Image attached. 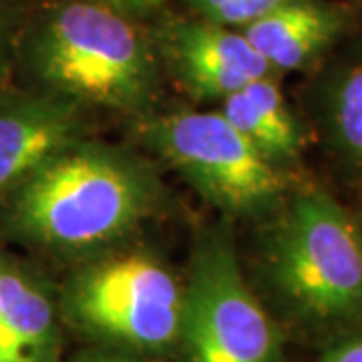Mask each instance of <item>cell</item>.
I'll use <instances>...</instances> for the list:
<instances>
[{
    "label": "cell",
    "mask_w": 362,
    "mask_h": 362,
    "mask_svg": "<svg viewBox=\"0 0 362 362\" xmlns=\"http://www.w3.org/2000/svg\"><path fill=\"white\" fill-rule=\"evenodd\" d=\"M103 4L115 8L121 14H147L157 11L159 6H163L168 0H101Z\"/></svg>",
    "instance_id": "obj_16"
},
{
    "label": "cell",
    "mask_w": 362,
    "mask_h": 362,
    "mask_svg": "<svg viewBox=\"0 0 362 362\" xmlns=\"http://www.w3.org/2000/svg\"><path fill=\"white\" fill-rule=\"evenodd\" d=\"M180 342L187 362H284L282 334L250 290L232 240L220 228L195 247Z\"/></svg>",
    "instance_id": "obj_6"
},
{
    "label": "cell",
    "mask_w": 362,
    "mask_h": 362,
    "mask_svg": "<svg viewBox=\"0 0 362 362\" xmlns=\"http://www.w3.org/2000/svg\"><path fill=\"white\" fill-rule=\"evenodd\" d=\"M161 204L151 165L129 151L71 143L0 206V230L52 256H87L135 232Z\"/></svg>",
    "instance_id": "obj_1"
},
{
    "label": "cell",
    "mask_w": 362,
    "mask_h": 362,
    "mask_svg": "<svg viewBox=\"0 0 362 362\" xmlns=\"http://www.w3.org/2000/svg\"><path fill=\"white\" fill-rule=\"evenodd\" d=\"M139 133L157 156L223 214L278 211L292 192L286 168L262 156L220 111L145 115Z\"/></svg>",
    "instance_id": "obj_4"
},
{
    "label": "cell",
    "mask_w": 362,
    "mask_h": 362,
    "mask_svg": "<svg viewBox=\"0 0 362 362\" xmlns=\"http://www.w3.org/2000/svg\"><path fill=\"white\" fill-rule=\"evenodd\" d=\"M266 270L286 306L306 322L362 318V226L318 185L292 189L274 223Z\"/></svg>",
    "instance_id": "obj_3"
},
{
    "label": "cell",
    "mask_w": 362,
    "mask_h": 362,
    "mask_svg": "<svg viewBox=\"0 0 362 362\" xmlns=\"http://www.w3.org/2000/svg\"><path fill=\"white\" fill-rule=\"evenodd\" d=\"M16 16L11 0H0V85L6 77L14 57Z\"/></svg>",
    "instance_id": "obj_14"
},
{
    "label": "cell",
    "mask_w": 362,
    "mask_h": 362,
    "mask_svg": "<svg viewBox=\"0 0 362 362\" xmlns=\"http://www.w3.org/2000/svg\"><path fill=\"white\" fill-rule=\"evenodd\" d=\"M320 121L334 157L362 183V52L326 78Z\"/></svg>",
    "instance_id": "obj_12"
},
{
    "label": "cell",
    "mask_w": 362,
    "mask_h": 362,
    "mask_svg": "<svg viewBox=\"0 0 362 362\" xmlns=\"http://www.w3.org/2000/svg\"><path fill=\"white\" fill-rule=\"evenodd\" d=\"M61 316L119 346L161 350L180 342L183 288L145 252H123L78 268L61 290Z\"/></svg>",
    "instance_id": "obj_5"
},
{
    "label": "cell",
    "mask_w": 362,
    "mask_h": 362,
    "mask_svg": "<svg viewBox=\"0 0 362 362\" xmlns=\"http://www.w3.org/2000/svg\"><path fill=\"white\" fill-rule=\"evenodd\" d=\"M349 11L328 0H288L242 35L266 59L274 73L312 65L349 26Z\"/></svg>",
    "instance_id": "obj_10"
},
{
    "label": "cell",
    "mask_w": 362,
    "mask_h": 362,
    "mask_svg": "<svg viewBox=\"0 0 362 362\" xmlns=\"http://www.w3.org/2000/svg\"><path fill=\"white\" fill-rule=\"evenodd\" d=\"M316 362H362V334L338 340Z\"/></svg>",
    "instance_id": "obj_15"
},
{
    "label": "cell",
    "mask_w": 362,
    "mask_h": 362,
    "mask_svg": "<svg viewBox=\"0 0 362 362\" xmlns=\"http://www.w3.org/2000/svg\"><path fill=\"white\" fill-rule=\"evenodd\" d=\"M21 57L35 89L83 109L143 113L159 89V66L147 39L101 0H75L45 14Z\"/></svg>",
    "instance_id": "obj_2"
},
{
    "label": "cell",
    "mask_w": 362,
    "mask_h": 362,
    "mask_svg": "<svg viewBox=\"0 0 362 362\" xmlns=\"http://www.w3.org/2000/svg\"><path fill=\"white\" fill-rule=\"evenodd\" d=\"M161 42L173 75L195 99H226L254 78L276 75L242 33L211 21L169 26Z\"/></svg>",
    "instance_id": "obj_8"
},
{
    "label": "cell",
    "mask_w": 362,
    "mask_h": 362,
    "mask_svg": "<svg viewBox=\"0 0 362 362\" xmlns=\"http://www.w3.org/2000/svg\"><path fill=\"white\" fill-rule=\"evenodd\" d=\"M288 0H232L214 23L223 26H247L270 14Z\"/></svg>",
    "instance_id": "obj_13"
},
{
    "label": "cell",
    "mask_w": 362,
    "mask_h": 362,
    "mask_svg": "<svg viewBox=\"0 0 362 362\" xmlns=\"http://www.w3.org/2000/svg\"><path fill=\"white\" fill-rule=\"evenodd\" d=\"M73 362H139L129 354L121 352H107V350H95V352H85L77 356Z\"/></svg>",
    "instance_id": "obj_17"
},
{
    "label": "cell",
    "mask_w": 362,
    "mask_h": 362,
    "mask_svg": "<svg viewBox=\"0 0 362 362\" xmlns=\"http://www.w3.org/2000/svg\"><path fill=\"white\" fill-rule=\"evenodd\" d=\"M192 4H194V8L197 13L202 14L206 21H216L218 18V14L232 2V0H189Z\"/></svg>",
    "instance_id": "obj_18"
},
{
    "label": "cell",
    "mask_w": 362,
    "mask_h": 362,
    "mask_svg": "<svg viewBox=\"0 0 362 362\" xmlns=\"http://www.w3.org/2000/svg\"><path fill=\"white\" fill-rule=\"evenodd\" d=\"M83 107L42 89L0 85V206L52 156L83 139Z\"/></svg>",
    "instance_id": "obj_7"
},
{
    "label": "cell",
    "mask_w": 362,
    "mask_h": 362,
    "mask_svg": "<svg viewBox=\"0 0 362 362\" xmlns=\"http://www.w3.org/2000/svg\"><path fill=\"white\" fill-rule=\"evenodd\" d=\"M358 221H361V226H362V216H358Z\"/></svg>",
    "instance_id": "obj_19"
},
{
    "label": "cell",
    "mask_w": 362,
    "mask_h": 362,
    "mask_svg": "<svg viewBox=\"0 0 362 362\" xmlns=\"http://www.w3.org/2000/svg\"><path fill=\"white\" fill-rule=\"evenodd\" d=\"M61 306L49 278L0 247V362H59Z\"/></svg>",
    "instance_id": "obj_9"
},
{
    "label": "cell",
    "mask_w": 362,
    "mask_h": 362,
    "mask_svg": "<svg viewBox=\"0 0 362 362\" xmlns=\"http://www.w3.org/2000/svg\"><path fill=\"white\" fill-rule=\"evenodd\" d=\"M221 103V115L276 165L286 168L304 153L308 135L274 75L250 81Z\"/></svg>",
    "instance_id": "obj_11"
}]
</instances>
